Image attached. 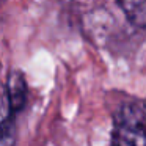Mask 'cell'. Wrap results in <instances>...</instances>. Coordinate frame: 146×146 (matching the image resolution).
Returning <instances> with one entry per match:
<instances>
[{"label": "cell", "instance_id": "3", "mask_svg": "<svg viewBox=\"0 0 146 146\" xmlns=\"http://www.w3.org/2000/svg\"><path fill=\"white\" fill-rule=\"evenodd\" d=\"M127 21L138 29H146V0H116Z\"/></svg>", "mask_w": 146, "mask_h": 146}, {"label": "cell", "instance_id": "1", "mask_svg": "<svg viewBox=\"0 0 146 146\" xmlns=\"http://www.w3.org/2000/svg\"><path fill=\"white\" fill-rule=\"evenodd\" d=\"M110 146H146V111L126 104L116 111Z\"/></svg>", "mask_w": 146, "mask_h": 146}, {"label": "cell", "instance_id": "2", "mask_svg": "<svg viewBox=\"0 0 146 146\" xmlns=\"http://www.w3.org/2000/svg\"><path fill=\"white\" fill-rule=\"evenodd\" d=\"M14 113L8 88L0 82V146H14L16 143Z\"/></svg>", "mask_w": 146, "mask_h": 146}]
</instances>
